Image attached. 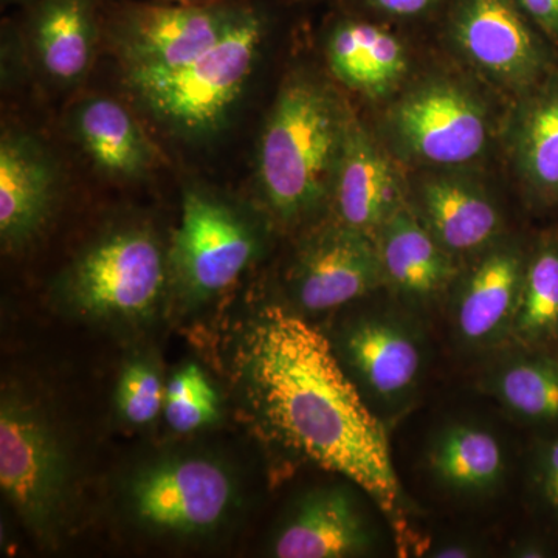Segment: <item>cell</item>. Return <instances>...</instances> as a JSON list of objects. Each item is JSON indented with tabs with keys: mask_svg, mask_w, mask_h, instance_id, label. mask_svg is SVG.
Returning a JSON list of instances; mask_svg holds the SVG:
<instances>
[{
	"mask_svg": "<svg viewBox=\"0 0 558 558\" xmlns=\"http://www.w3.org/2000/svg\"><path fill=\"white\" fill-rule=\"evenodd\" d=\"M240 368L250 405L274 438L357 484L389 515L398 512L402 488L387 433L322 330L267 307L245 333Z\"/></svg>",
	"mask_w": 558,
	"mask_h": 558,
	"instance_id": "1",
	"label": "cell"
},
{
	"mask_svg": "<svg viewBox=\"0 0 558 558\" xmlns=\"http://www.w3.org/2000/svg\"><path fill=\"white\" fill-rule=\"evenodd\" d=\"M349 117L323 83L295 76L282 86L260 135V189L281 219L310 215L333 189Z\"/></svg>",
	"mask_w": 558,
	"mask_h": 558,
	"instance_id": "2",
	"label": "cell"
},
{
	"mask_svg": "<svg viewBox=\"0 0 558 558\" xmlns=\"http://www.w3.org/2000/svg\"><path fill=\"white\" fill-rule=\"evenodd\" d=\"M267 33V14L253 2L215 47L168 72L126 73L128 86L150 116L171 131L202 137L222 126L240 100Z\"/></svg>",
	"mask_w": 558,
	"mask_h": 558,
	"instance_id": "3",
	"label": "cell"
},
{
	"mask_svg": "<svg viewBox=\"0 0 558 558\" xmlns=\"http://www.w3.org/2000/svg\"><path fill=\"white\" fill-rule=\"evenodd\" d=\"M253 2L101 0L102 28L108 31L126 73L168 72L215 47Z\"/></svg>",
	"mask_w": 558,
	"mask_h": 558,
	"instance_id": "4",
	"label": "cell"
},
{
	"mask_svg": "<svg viewBox=\"0 0 558 558\" xmlns=\"http://www.w3.org/2000/svg\"><path fill=\"white\" fill-rule=\"evenodd\" d=\"M70 480L68 451L46 411L20 391L3 389L0 487L36 534H49L61 523Z\"/></svg>",
	"mask_w": 558,
	"mask_h": 558,
	"instance_id": "5",
	"label": "cell"
},
{
	"mask_svg": "<svg viewBox=\"0 0 558 558\" xmlns=\"http://www.w3.org/2000/svg\"><path fill=\"white\" fill-rule=\"evenodd\" d=\"M165 279L160 242L150 231L130 227L84 250L62 277L61 293L84 317L135 319L156 310Z\"/></svg>",
	"mask_w": 558,
	"mask_h": 558,
	"instance_id": "6",
	"label": "cell"
},
{
	"mask_svg": "<svg viewBox=\"0 0 558 558\" xmlns=\"http://www.w3.org/2000/svg\"><path fill=\"white\" fill-rule=\"evenodd\" d=\"M229 468L207 454L178 453L137 470L126 488L132 519L156 534L196 537L222 526L236 505Z\"/></svg>",
	"mask_w": 558,
	"mask_h": 558,
	"instance_id": "7",
	"label": "cell"
},
{
	"mask_svg": "<svg viewBox=\"0 0 558 558\" xmlns=\"http://www.w3.org/2000/svg\"><path fill=\"white\" fill-rule=\"evenodd\" d=\"M258 247L255 230L236 209L204 191H186L170 253L172 278L186 299L204 301L230 288Z\"/></svg>",
	"mask_w": 558,
	"mask_h": 558,
	"instance_id": "8",
	"label": "cell"
},
{
	"mask_svg": "<svg viewBox=\"0 0 558 558\" xmlns=\"http://www.w3.org/2000/svg\"><path fill=\"white\" fill-rule=\"evenodd\" d=\"M453 36L473 64L513 89L531 90L558 65L515 0H461Z\"/></svg>",
	"mask_w": 558,
	"mask_h": 558,
	"instance_id": "9",
	"label": "cell"
},
{
	"mask_svg": "<svg viewBox=\"0 0 558 558\" xmlns=\"http://www.w3.org/2000/svg\"><path fill=\"white\" fill-rule=\"evenodd\" d=\"M392 128L410 156L433 165L468 163L487 145L483 106L450 81H433L410 92L392 112Z\"/></svg>",
	"mask_w": 558,
	"mask_h": 558,
	"instance_id": "10",
	"label": "cell"
},
{
	"mask_svg": "<svg viewBox=\"0 0 558 558\" xmlns=\"http://www.w3.org/2000/svg\"><path fill=\"white\" fill-rule=\"evenodd\" d=\"M384 279L379 247L365 231L340 223L301 250L292 292L304 311L325 312L362 299Z\"/></svg>",
	"mask_w": 558,
	"mask_h": 558,
	"instance_id": "11",
	"label": "cell"
},
{
	"mask_svg": "<svg viewBox=\"0 0 558 558\" xmlns=\"http://www.w3.org/2000/svg\"><path fill=\"white\" fill-rule=\"evenodd\" d=\"M60 174L53 157L38 140L5 131L0 140V240L21 248L49 222Z\"/></svg>",
	"mask_w": 558,
	"mask_h": 558,
	"instance_id": "12",
	"label": "cell"
},
{
	"mask_svg": "<svg viewBox=\"0 0 558 558\" xmlns=\"http://www.w3.org/2000/svg\"><path fill=\"white\" fill-rule=\"evenodd\" d=\"M373 529L354 495L344 487H323L296 501L271 545L278 558H344L369 553Z\"/></svg>",
	"mask_w": 558,
	"mask_h": 558,
	"instance_id": "13",
	"label": "cell"
},
{
	"mask_svg": "<svg viewBox=\"0 0 558 558\" xmlns=\"http://www.w3.org/2000/svg\"><path fill=\"white\" fill-rule=\"evenodd\" d=\"M339 357L360 385L381 402L405 399L422 369L417 337L399 319L371 315L349 323L340 336Z\"/></svg>",
	"mask_w": 558,
	"mask_h": 558,
	"instance_id": "14",
	"label": "cell"
},
{
	"mask_svg": "<svg viewBox=\"0 0 558 558\" xmlns=\"http://www.w3.org/2000/svg\"><path fill=\"white\" fill-rule=\"evenodd\" d=\"M25 9V35L54 83H80L95 60L102 31L101 0H36Z\"/></svg>",
	"mask_w": 558,
	"mask_h": 558,
	"instance_id": "15",
	"label": "cell"
},
{
	"mask_svg": "<svg viewBox=\"0 0 558 558\" xmlns=\"http://www.w3.org/2000/svg\"><path fill=\"white\" fill-rule=\"evenodd\" d=\"M332 191L341 223L368 234L402 207L398 172L368 132L351 119Z\"/></svg>",
	"mask_w": 558,
	"mask_h": 558,
	"instance_id": "16",
	"label": "cell"
},
{
	"mask_svg": "<svg viewBox=\"0 0 558 558\" xmlns=\"http://www.w3.org/2000/svg\"><path fill=\"white\" fill-rule=\"evenodd\" d=\"M529 255L519 245L487 253L462 286L457 328L469 344L492 343L513 330Z\"/></svg>",
	"mask_w": 558,
	"mask_h": 558,
	"instance_id": "17",
	"label": "cell"
},
{
	"mask_svg": "<svg viewBox=\"0 0 558 558\" xmlns=\"http://www.w3.org/2000/svg\"><path fill=\"white\" fill-rule=\"evenodd\" d=\"M521 182L539 208L558 205V65L527 90L513 128Z\"/></svg>",
	"mask_w": 558,
	"mask_h": 558,
	"instance_id": "18",
	"label": "cell"
},
{
	"mask_svg": "<svg viewBox=\"0 0 558 558\" xmlns=\"http://www.w3.org/2000/svg\"><path fill=\"white\" fill-rule=\"evenodd\" d=\"M379 231L384 279L402 295L429 300L449 284L454 274L449 252L410 209H396Z\"/></svg>",
	"mask_w": 558,
	"mask_h": 558,
	"instance_id": "19",
	"label": "cell"
},
{
	"mask_svg": "<svg viewBox=\"0 0 558 558\" xmlns=\"http://www.w3.org/2000/svg\"><path fill=\"white\" fill-rule=\"evenodd\" d=\"M72 130L92 161L119 179L143 178L153 168V145L120 101L89 97L72 113Z\"/></svg>",
	"mask_w": 558,
	"mask_h": 558,
	"instance_id": "20",
	"label": "cell"
},
{
	"mask_svg": "<svg viewBox=\"0 0 558 558\" xmlns=\"http://www.w3.org/2000/svg\"><path fill=\"white\" fill-rule=\"evenodd\" d=\"M326 50L337 80L368 97H384L407 72L402 43L369 22H339L329 33Z\"/></svg>",
	"mask_w": 558,
	"mask_h": 558,
	"instance_id": "21",
	"label": "cell"
},
{
	"mask_svg": "<svg viewBox=\"0 0 558 558\" xmlns=\"http://www.w3.org/2000/svg\"><path fill=\"white\" fill-rule=\"evenodd\" d=\"M421 202L425 226L449 253L475 252L497 236V207L465 180L429 179L422 185Z\"/></svg>",
	"mask_w": 558,
	"mask_h": 558,
	"instance_id": "22",
	"label": "cell"
},
{
	"mask_svg": "<svg viewBox=\"0 0 558 558\" xmlns=\"http://www.w3.org/2000/svg\"><path fill=\"white\" fill-rule=\"evenodd\" d=\"M428 469L440 486L462 495L494 490L506 473V454L494 433L472 424L449 425L428 451Z\"/></svg>",
	"mask_w": 558,
	"mask_h": 558,
	"instance_id": "23",
	"label": "cell"
},
{
	"mask_svg": "<svg viewBox=\"0 0 558 558\" xmlns=\"http://www.w3.org/2000/svg\"><path fill=\"white\" fill-rule=\"evenodd\" d=\"M513 333L529 349L558 347V230L531 250Z\"/></svg>",
	"mask_w": 558,
	"mask_h": 558,
	"instance_id": "24",
	"label": "cell"
},
{
	"mask_svg": "<svg viewBox=\"0 0 558 558\" xmlns=\"http://www.w3.org/2000/svg\"><path fill=\"white\" fill-rule=\"evenodd\" d=\"M499 402L529 424L558 425V352L531 349L510 360L494 377Z\"/></svg>",
	"mask_w": 558,
	"mask_h": 558,
	"instance_id": "25",
	"label": "cell"
},
{
	"mask_svg": "<svg viewBox=\"0 0 558 558\" xmlns=\"http://www.w3.org/2000/svg\"><path fill=\"white\" fill-rule=\"evenodd\" d=\"M163 411L168 425L178 433L197 432L218 421V392L201 366L190 363L171 377Z\"/></svg>",
	"mask_w": 558,
	"mask_h": 558,
	"instance_id": "26",
	"label": "cell"
},
{
	"mask_svg": "<svg viewBox=\"0 0 558 558\" xmlns=\"http://www.w3.org/2000/svg\"><path fill=\"white\" fill-rule=\"evenodd\" d=\"M160 371L149 359L131 360L121 369L116 403L120 417L131 425H148L165 405Z\"/></svg>",
	"mask_w": 558,
	"mask_h": 558,
	"instance_id": "27",
	"label": "cell"
},
{
	"mask_svg": "<svg viewBox=\"0 0 558 558\" xmlns=\"http://www.w3.org/2000/svg\"><path fill=\"white\" fill-rule=\"evenodd\" d=\"M531 483L539 510L558 526V435L542 439L535 446Z\"/></svg>",
	"mask_w": 558,
	"mask_h": 558,
	"instance_id": "28",
	"label": "cell"
},
{
	"mask_svg": "<svg viewBox=\"0 0 558 558\" xmlns=\"http://www.w3.org/2000/svg\"><path fill=\"white\" fill-rule=\"evenodd\" d=\"M527 20L558 46V0H515Z\"/></svg>",
	"mask_w": 558,
	"mask_h": 558,
	"instance_id": "29",
	"label": "cell"
},
{
	"mask_svg": "<svg viewBox=\"0 0 558 558\" xmlns=\"http://www.w3.org/2000/svg\"><path fill=\"white\" fill-rule=\"evenodd\" d=\"M376 9L395 16H416L432 9L438 0H369Z\"/></svg>",
	"mask_w": 558,
	"mask_h": 558,
	"instance_id": "30",
	"label": "cell"
},
{
	"mask_svg": "<svg viewBox=\"0 0 558 558\" xmlns=\"http://www.w3.org/2000/svg\"><path fill=\"white\" fill-rule=\"evenodd\" d=\"M515 556L523 558L549 557L553 556V549H550L549 543L546 539H524L519 548L515 549Z\"/></svg>",
	"mask_w": 558,
	"mask_h": 558,
	"instance_id": "31",
	"label": "cell"
},
{
	"mask_svg": "<svg viewBox=\"0 0 558 558\" xmlns=\"http://www.w3.org/2000/svg\"><path fill=\"white\" fill-rule=\"evenodd\" d=\"M475 550L470 546L459 545V543H450V545L440 546L433 550L432 557L436 558H465L475 556Z\"/></svg>",
	"mask_w": 558,
	"mask_h": 558,
	"instance_id": "32",
	"label": "cell"
},
{
	"mask_svg": "<svg viewBox=\"0 0 558 558\" xmlns=\"http://www.w3.org/2000/svg\"><path fill=\"white\" fill-rule=\"evenodd\" d=\"M3 3H16V5L27 7L36 0H2Z\"/></svg>",
	"mask_w": 558,
	"mask_h": 558,
	"instance_id": "33",
	"label": "cell"
},
{
	"mask_svg": "<svg viewBox=\"0 0 558 558\" xmlns=\"http://www.w3.org/2000/svg\"><path fill=\"white\" fill-rule=\"evenodd\" d=\"M160 2H205V0H160Z\"/></svg>",
	"mask_w": 558,
	"mask_h": 558,
	"instance_id": "34",
	"label": "cell"
},
{
	"mask_svg": "<svg viewBox=\"0 0 558 558\" xmlns=\"http://www.w3.org/2000/svg\"><path fill=\"white\" fill-rule=\"evenodd\" d=\"M295 2H304V0H295Z\"/></svg>",
	"mask_w": 558,
	"mask_h": 558,
	"instance_id": "35",
	"label": "cell"
}]
</instances>
